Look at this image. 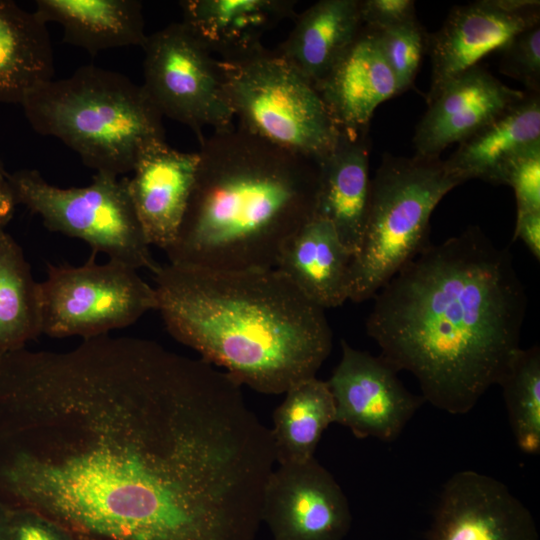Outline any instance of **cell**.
<instances>
[{
    "label": "cell",
    "instance_id": "obj_1",
    "mask_svg": "<svg viewBox=\"0 0 540 540\" xmlns=\"http://www.w3.org/2000/svg\"><path fill=\"white\" fill-rule=\"evenodd\" d=\"M275 463L201 358L108 334L0 356V501L78 540H254Z\"/></svg>",
    "mask_w": 540,
    "mask_h": 540
},
{
    "label": "cell",
    "instance_id": "obj_2",
    "mask_svg": "<svg viewBox=\"0 0 540 540\" xmlns=\"http://www.w3.org/2000/svg\"><path fill=\"white\" fill-rule=\"evenodd\" d=\"M373 299L366 331L380 356L450 414L473 409L520 348L525 288L509 248L478 226L430 243Z\"/></svg>",
    "mask_w": 540,
    "mask_h": 540
},
{
    "label": "cell",
    "instance_id": "obj_3",
    "mask_svg": "<svg viewBox=\"0 0 540 540\" xmlns=\"http://www.w3.org/2000/svg\"><path fill=\"white\" fill-rule=\"evenodd\" d=\"M169 334L241 386L285 393L315 377L332 348L325 310L276 268L218 270L167 263L153 274Z\"/></svg>",
    "mask_w": 540,
    "mask_h": 540
},
{
    "label": "cell",
    "instance_id": "obj_4",
    "mask_svg": "<svg viewBox=\"0 0 540 540\" xmlns=\"http://www.w3.org/2000/svg\"><path fill=\"white\" fill-rule=\"evenodd\" d=\"M199 164L169 263L218 270L275 268L314 210L317 164L240 128L200 142Z\"/></svg>",
    "mask_w": 540,
    "mask_h": 540
},
{
    "label": "cell",
    "instance_id": "obj_5",
    "mask_svg": "<svg viewBox=\"0 0 540 540\" xmlns=\"http://www.w3.org/2000/svg\"><path fill=\"white\" fill-rule=\"evenodd\" d=\"M21 105L34 131L59 139L96 172H132L147 145L165 140L163 117L142 85L92 64L43 84Z\"/></svg>",
    "mask_w": 540,
    "mask_h": 540
},
{
    "label": "cell",
    "instance_id": "obj_6",
    "mask_svg": "<svg viewBox=\"0 0 540 540\" xmlns=\"http://www.w3.org/2000/svg\"><path fill=\"white\" fill-rule=\"evenodd\" d=\"M460 184L440 157L383 155L371 179L365 228L351 262L349 300L373 299L430 244L432 212Z\"/></svg>",
    "mask_w": 540,
    "mask_h": 540
},
{
    "label": "cell",
    "instance_id": "obj_7",
    "mask_svg": "<svg viewBox=\"0 0 540 540\" xmlns=\"http://www.w3.org/2000/svg\"><path fill=\"white\" fill-rule=\"evenodd\" d=\"M217 60L240 128L316 164L334 150L340 131L317 90L276 50Z\"/></svg>",
    "mask_w": 540,
    "mask_h": 540
},
{
    "label": "cell",
    "instance_id": "obj_8",
    "mask_svg": "<svg viewBox=\"0 0 540 540\" xmlns=\"http://www.w3.org/2000/svg\"><path fill=\"white\" fill-rule=\"evenodd\" d=\"M16 204L38 215L52 232L86 242L93 253L153 274L160 267L135 214L126 177L96 172L91 184L62 188L34 169L8 174Z\"/></svg>",
    "mask_w": 540,
    "mask_h": 540
},
{
    "label": "cell",
    "instance_id": "obj_9",
    "mask_svg": "<svg viewBox=\"0 0 540 540\" xmlns=\"http://www.w3.org/2000/svg\"><path fill=\"white\" fill-rule=\"evenodd\" d=\"M95 253L80 266L47 264L39 282L42 334L83 339L128 327L157 309L154 286L124 263L98 264Z\"/></svg>",
    "mask_w": 540,
    "mask_h": 540
},
{
    "label": "cell",
    "instance_id": "obj_10",
    "mask_svg": "<svg viewBox=\"0 0 540 540\" xmlns=\"http://www.w3.org/2000/svg\"><path fill=\"white\" fill-rule=\"evenodd\" d=\"M142 48V87L162 117L191 128L199 143L205 127L234 126L218 60L182 22L148 35Z\"/></svg>",
    "mask_w": 540,
    "mask_h": 540
},
{
    "label": "cell",
    "instance_id": "obj_11",
    "mask_svg": "<svg viewBox=\"0 0 540 540\" xmlns=\"http://www.w3.org/2000/svg\"><path fill=\"white\" fill-rule=\"evenodd\" d=\"M342 355L327 381L335 403V423L357 438L394 441L425 402L409 392L381 356L341 340Z\"/></svg>",
    "mask_w": 540,
    "mask_h": 540
},
{
    "label": "cell",
    "instance_id": "obj_12",
    "mask_svg": "<svg viewBox=\"0 0 540 540\" xmlns=\"http://www.w3.org/2000/svg\"><path fill=\"white\" fill-rule=\"evenodd\" d=\"M261 521L273 540H342L352 516L339 484L312 458L273 469L263 492Z\"/></svg>",
    "mask_w": 540,
    "mask_h": 540
},
{
    "label": "cell",
    "instance_id": "obj_13",
    "mask_svg": "<svg viewBox=\"0 0 540 540\" xmlns=\"http://www.w3.org/2000/svg\"><path fill=\"white\" fill-rule=\"evenodd\" d=\"M539 23L540 2L535 0H479L455 6L441 28L428 34L431 83L427 103L450 80Z\"/></svg>",
    "mask_w": 540,
    "mask_h": 540
},
{
    "label": "cell",
    "instance_id": "obj_14",
    "mask_svg": "<svg viewBox=\"0 0 540 540\" xmlns=\"http://www.w3.org/2000/svg\"><path fill=\"white\" fill-rule=\"evenodd\" d=\"M427 540H539L528 508L508 487L475 471L443 486Z\"/></svg>",
    "mask_w": 540,
    "mask_h": 540
},
{
    "label": "cell",
    "instance_id": "obj_15",
    "mask_svg": "<svg viewBox=\"0 0 540 540\" xmlns=\"http://www.w3.org/2000/svg\"><path fill=\"white\" fill-rule=\"evenodd\" d=\"M526 91L513 89L476 65L450 80L427 103L413 137L415 155L440 157L521 101Z\"/></svg>",
    "mask_w": 540,
    "mask_h": 540
},
{
    "label": "cell",
    "instance_id": "obj_16",
    "mask_svg": "<svg viewBox=\"0 0 540 540\" xmlns=\"http://www.w3.org/2000/svg\"><path fill=\"white\" fill-rule=\"evenodd\" d=\"M199 154L155 141L139 154L127 190L149 245L166 251L176 240L194 187Z\"/></svg>",
    "mask_w": 540,
    "mask_h": 540
},
{
    "label": "cell",
    "instance_id": "obj_17",
    "mask_svg": "<svg viewBox=\"0 0 540 540\" xmlns=\"http://www.w3.org/2000/svg\"><path fill=\"white\" fill-rule=\"evenodd\" d=\"M314 87L339 131L350 134L368 133L376 108L399 94L375 33L364 27Z\"/></svg>",
    "mask_w": 540,
    "mask_h": 540
},
{
    "label": "cell",
    "instance_id": "obj_18",
    "mask_svg": "<svg viewBox=\"0 0 540 540\" xmlns=\"http://www.w3.org/2000/svg\"><path fill=\"white\" fill-rule=\"evenodd\" d=\"M368 133L340 132L334 150L317 164L313 215L328 221L354 256L369 210Z\"/></svg>",
    "mask_w": 540,
    "mask_h": 540
},
{
    "label": "cell",
    "instance_id": "obj_19",
    "mask_svg": "<svg viewBox=\"0 0 540 540\" xmlns=\"http://www.w3.org/2000/svg\"><path fill=\"white\" fill-rule=\"evenodd\" d=\"M352 258L334 227L312 215L284 243L275 268L325 310L349 299Z\"/></svg>",
    "mask_w": 540,
    "mask_h": 540
},
{
    "label": "cell",
    "instance_id": "obj_20",
    "mask_svg": "<svg viewBox=\"0 0 540 540\" xmlns=\"http://www.w3.org/2000/svg\"><path fill=\"white\" fill-rule=\"evenodd\" d=\"M293 0H183L182 23L212 54L227 60L262 46L263 35L296 16Z\"/></svg>",
    "mask_w": 540,
    "mask_h": 540
},
{
    "label": "cell",
    "instance_id": "obj_21",
    "mask_svg": "<svg viewBox=\"0 0 540 540\" xmlns=\"http://www.w3.org/2000/svg\"><path fill=\"white\" fill-rule=\"evenodd\" d=\"M540 93L525 97L458 143L444 160L447 169L461 183L480 179L502 184L509 162L527 148L540 143Z\"/></svg>",
    "mask_w": 540,
    "mask_h": 540
},
{
    "label": "cell",
    "instance_id": "obj_22",
    "mask_svg": "<svg viewBox=\"0 0 540 540\" xmlns=\"http://www.w3.org/2000/svg\"><path fill=\"white\" fill-rule=\"evenodd\" d=\"M294 18L293 29L275 50L315 86L360 32L359 0H320Z\"/></svg>",
    "mask_w": 540,
    "mask_h": 540
},
{
    "label": "cell",
    "instance_id": "obj_23",
    "mask_svg": "<svg viewBox=\"0 0 540 540\" xmlns=\"http://www.w3.org/2000/svg\"><path fill=\"white\" fill-rule=\"evenodd\" d=\"M35 12L63 28V41L91 56L107 49L140 46L147 39L137 0H37Z\"/></svg>",
    "mask_w": 540,
    "mask_h": 540
},
{
    "label": "cell",
    "instance_id": "obj_24",
    "mask_svg": "<svg viewBox=\"0 0 540 540\" xmlns=\"http://www.w3.org/2000/svg\"><path fill=\"white\" fill-rule=\"evenodd\" d=\"M54 55L47 24L16 2L0 0V102L22 104L53 80Z\"/></svg>",
    "mask_w": 540,
    "mask_h": 540
},
{
    "label": "cell",
    "instance_id": "obj_25",
    "mask_svg": "<svg viewBox=\"0 0 540 540\" xmlns=\"http://www.w3.org/2000/svg\"><path fill=\"white\" fill-rule=\"evenodd\" d=\"M335 414L327 381L315 376L291 386L273 413L270 429L278 465L314 458L323 432L335 423Z\"/></svg>",
    "mask_w": 540,
    "mask_h": 540
},
{
    "label": "cell",
    "instance_id": "obj_26",
    "mask_svg": "<svg viewBox=\"0 0 540 540\" xmlns=\"http://www.w3.org/2000/svg\"><path fill=\"white\" fill-rule=\"evenodd\" d=\"M42 334L39 282L21 246L0 228V356Z\"/></svg>",
    "mask_w": 540,
    "mask_h": 540
},
{
    "label": "cell",
    "instance_id": "obj_27",
    "mask_svg": "<svg viewBox=\"0 0 540 540\" xmlns=\"http://www.w3.org/2000/svg\"><path fill=\"white\" fill-rule=\"evenodd\" d=\"M498 385L501 386L508 419L518 448L540 454V348H519Z\"/></svg>",
    "mask_w": 540,
    "mask_h": 540
},
{
    "label": "cell",
    "instance_id": "obj_28",
    "mask_svg": "<svg viewBox=\"0 0 540 540\" xmlns=\"http://www.w3.org/2000/svg\"><path fill=\"white\" fill-rule=\"evenodd\" d=\"M374 33L396 79L398 93L405 92L414 84L422 56L428 48V34L418 20Z\"/></svg>",
    "mask_w": 540,
    "mask_h": 540
},
{
    "label": "cell",
    "instance_id": "obj_29",
    "mask_svg": "<svg viewBox=\"0 0 540 540\" xmlns=\"http://www.w3.org/2000/svg\"><path fill=\"white\" fill-rule=\"evenodd\" d=\"M499 71L540 93V23L512 37L501 49Z\"/></svg>",
    "mask_w": 540,
    "mask_h": 540
},
{
    "label": "cell",
    "instance_id": "obj_30",
    "mask_svg": "<svg viewBox=\"0 0 540 540\" xmlns=\"http://www.w3.org/2000/svg\"><path fill=\"white\" fill-rule=\"evenodd\" d=\"M502 184L514 190L517 216L540 211V143L527 148L509 162Z\"/></svg>",
    "mask_w": 540,
    "mask_h": 540
},
{
    "label": "cell",
    "instance_id": "obj_31",
    "mask_svg": "<svg viewBox=\"0 0 540 540\" xmlns=\"http://www.w3.org/2000/svg\"><path fill=\"white\" fill-rule=\"evenodd\" d=\"M362 27L381 32L416 21L412 0H359Z\"/></svg>",
    "mask_w": 540,
    "mask_h": 540
},
{
    "label": "cell",
    "instance_id": "obj_32",
    "mask_svg": "<svg viewBox=\"0 0 540 540\" xmlns=\"http://www.w3.org/2000/svg\"><path fill=\"white\" fill-rule=\"evenodd\" d=\"M10 540L78 539L64 528L36 513L21 509H11Z\"/></svg>",
    "mask_w": 540,
    "mask_h": 540
},
{
    "label": "cell",
    "instance_id": "obj_33",
    "mask_svg": "<svg viewBox=\"0 0 540 540\" xmlns=\"http://www.w3.org/2000/svg\"><path fill=\"white\" fill-rule=\"evenodd\" d=\"M513 240H521L535 259L540 260V211L516 216Z\"/></svg>",
    "mask_w": 540,
    "mask_h": 540
},
{
    "label": "cell",
    "instance_id": "obj_34",
    "mask_svg": "<svg viewBox=\"0 0 540 540\" xmlns=\"http://www.w3.org/2000/svg\"><path fill=\"white\" fill-rule=\"evenodd\" d=\"M8 172L0 162V228L12 219L15 206V198L9 183Z\"/></svg>",
    "mask_w": 540,
    "mask_h": 540
},
{
    "label": "cell",
    "instance_id": "obj_35",
    "mask_svg": "<svg viewBox=\"0 0 540 540\" xmlns=\"http://www.w3.org/2000/svg\"><path fill=\"white\" fill-rule=\"evenodd\" d=\"M11 509L0 501V540H10Z\"/></svg>",
    "mask_w": 540,
    "mask_h": 540
}]
</instances>
